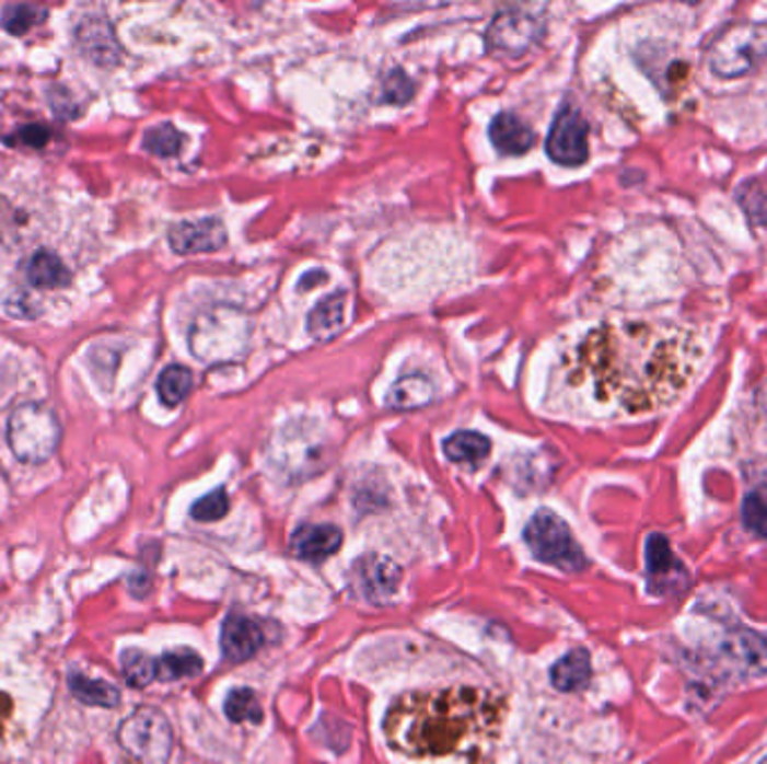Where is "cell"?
<instances>
[{
  "label": "cell",
  "mask_w": 767,
  "mask_h": 764,
  "mask_svg": "<svg viewBox=\"0 0 767 764\" xmlns=\"http://www.w3.org/2000/svg\"><path fill=\"white\" fill-rule=\"evenodd\" d=\"M707 348L673 321H606L574 342L555 370L563 406L591 419L664 413L692 389Z\"/></svg>",
  "instance_id": "cell-1"
},
{
  "label": "cell",
  "mask_w": 767,
  "mask_h": 764,
  "mask_svg": "<svg viewBox=\"0 0 767 764\" xmlns=\"http://www.w3.org/2000/svg\"><path fill=\"white\" fill-rule=\"evenodd\" d=\"M493 695L461 686L399 697L384 720L393 749L416 757H444L476 749L499 725Z\"/></svg>",
  "instance_id": "cell-2"
},
{
  "label": "cell",
  "mask_w": 767,
  "mask_h": 764,
  "mask_svg": "<svg viewBox=\"0 0 767 764\" xmlns=\"http://www.w3.org/2000/svg\"><path fill=\"white\" fill-rule=\"evenodd\" d=\"M61 442V424L53 408L43 404H21L8 421V444L16 460L25 464L48 462Z\"/></svg>",
  "instance_id": "cell-3"
},
{
  "label": "cell",
  "mask_w": 767,
  "mask_h": 764,
  "mask_svg": "<svg viewBox=\"0 0 767 764\" xmlns=\"http://www.w3.org/2000/svg\"><path fill=\"white\" fill-rule=\"evenodd\" d=\"M767 57V25L741 23L720 34L709 50V68L720 79L752 72Z\"/></svg>",
  "instance_id": "cell-4"
},
{
  "label": "cell",
  "mask_w": 767,
  "mask_h": 764,
  "mask_svg": "<svg viewBox=\"0 0 767 764\" xmlns=\"http://www.w3.org/2000/svg\"><path fill=\"white\" fill-rule=\"evenodd\" d=\"M128 757L138 764H166L173 751V729L158 708H138L117 731Z\"/></svg>",
  "instance_id": "cell-5"
},
{
  "label": "cell",
  "mask_w": 767,
  "mask_h": 764,
  "mask_svg": "<svg viewBox=\"0 0 767 764\" xmlns=\"http://www.w3.org/2000/svg\"><path fill=\"white\" fill-rule=\"evenodd\" d=\"M525 543L534 558L563 571H581L589 565L568 524L550 509H541L532 516L525 528Z\"/></svg>",
  "instance_id": "cell-6"
},
{
  "label": "cell",
  "mask_w": 767,
  "mask_h": 764,
  "mask_svg": "<svg viewBox=\"0 0 767 764\" xmlns=\"http://www.w3.org/2000/svg\"><path fill=\"white\" fill-rule=\"evenodd\" d=\"M649 592L655 597H675L687 590L689 571L683 560L673 554L671 543L662 534H651L644 547Z\"/></svg>",
  "instance_id": "cell-7"
},
{
  "label": "cell",
  "mask_w": 767,
  "mask_h": 764,
  "mask_svg": "<svg viewBox=\"0 0 767 764\" xmlns=\"http://www.w3.org/2000/svg\"><path fill=\"white\" fill-rule=\"evenodd\" d=\"M548 155L563 166H579L589 160V124L572 106H563L548 135Z\"/></svg>",
  "instance_id": "cell-8"
},
{
  "label": "cell",
  "mask_w": 767,
  "mask_h": 764,
  "mask_svg": "<svg viewBox=\"0 0 767 764\" xmlns=\"http://www.w3.org/2000/svg\"><path fill=\"white\" fill-rule=\"evenodd\" d=\"M402 586V567L380 554L362 556L352 567V588L369 603H386Z\"/></svg>",
  "instance_id": "cell-9"
},
{
  "label": "cell",
  "mask_w": 767,
  "mask_h": 764,
  "mask_svg": "<svg viewBox=\"0 0 767 764\" xmlns=\"http://www.w3.org/2000/svg\"><path fill=\"white\" fill-rule=\"evenodd\" d=\"M168 245L175 254H209L228 245V231L218 218L177 222L168 231Z\"/></svg>",
  "instance_id": "cell-10"
},
{
  "label": "cell",
  "mask_w": 767,
  "mask_h": 764,
  "mask_svg": "<svg viewBox=\"0 0 767 764\" xmlns=\"http://www.w3.org/2000/svg\"><path fill=\"white\" fill-rule=\"evenodd\" d=\"M536 38H538L536 19L530 16L527 12H519V10L501 12L499 16L493 19V23L489 25V32H487L489 47H493V50H503V53H514V55L530 50Z\"/></svg>",
  "instance_id": "cell-11"
},
{
  "label": "cell",
  "mask_w": 767,
  "mask_h": 764,
  "mask_svg": "<svg viewBox=\"0 0 767 764\" xmlns=\"http://www.w3.org/2000/svg\"><path fill=\"white\" fill-rule=\"evenodd\" d=\"M77 45L83 57L95 61L97 66H117L121 61V47L115 38V32L102 16H90L79 25Z\"/></svg>",
  "instance_id": "cell-12"
},
{
  "label": "cell",
  "mask_w": 767,
  "mask_h": 764,
  "mask_svg": "<svg viewBox=\"0 0 767 764\" xmlns=\"http://www.w3.org/2000/svg\"><path fill=\"white\" fill-rule=\"evenodd\" d=\"M723 655L743 673L767 675V639L749 628H734L723 644Z\"/></svg>",
  "instance_id": "cell-13"
},
{
  "label": "cell",
  "mask_w": 767,
  "mask_h": 764,
  "mask_svg": "<svg viewBox=\"0 0 767 764\" xmlns=\"http://www.w3.org/2000/svg\"><path fill=\"white\" fill-rule=\"evenodd\" d=\"M220 646L230 661L252 659L263 646V633L249 616L230 614L222 624Z\"/></svg>",
  "instance_id": "cell-14"
},
{
  "label": "cell",
  "mask_w": 767,
  "mask_h": 764,
  "mask_svg": "<svg viewBox=\"0 0 767 764\" xmlns=\"http://www.w3.org/2000/svg\"><path fill=\"white\" fill-rule=\"evenodd\" d=\"M341 532L335 524H301L292 536V552L312 563H322L341 547Z\"/></svg>",
  "instance_id": "cell-15"
},
{
  "label": "cell",
  "mask_w": 767,
  "mask_h": 764,
  "mask_svg": "<svg viewBox=\"0 0 767 764\" xmlns=\"http://www.w3.org/2000/svg\"><path fill=\"white\" fill-rule=\"evenodd\" d=\"M489 137L496 151H501L503 155H523L536 141V132L514 113L496 115L489 126Z\"/></svg>",
  "instance_id": "cell-16"
},
{
  "label": "cell",
  "mask_w": 767,
  "mask_h": 764,
  "mask_svg": "<svg viewBox=\"0 0 767 764\" xmlns=\"http://www.w3.org/2000/svg\"><path fill=\"white\" fill-rule=\"evenodd\" d=\"M346 292L324 299L307 316V332L314 342H330L346 327Z\"/></svg>",
  "instance_id": "cell-17"
},
{
  "label": "cell",
  "mask_w": 767,
  "mask_h": 764,
  "mask_svg": "<svg viewBox=\"0 0 767 764\" xmlns=\"http://www.w3.org/2000/svg\"><path fill=\"white\" fill-rule=\"evenodd\" d=\"M591 678H593L591 655H589V650H583V648L568 652L563 659H559L553 665V671H550L553 686L561 693H574V691L585 688L591 684Z\"/></svg>",
  "instance_id": "cell-18"
},
{
  "label": "cell",
  "mask_w": 767,
  "mask_h": 764,
  "mask_svg": "<svg viewBox=\"0 0 767 764\" xmlns=\"http://www.w3.org/2000/svg\"><path fill=\"white\" fill-rule=\"evenodd\" d=\"M27 280L38 290H59L68 288L72 276L57 254L40 250L27 263Z\"/></svg>",
  "instance_id": "cell-19"
},
{
  "label": "cell",
  "mask_w": 767,
  "mask_h": 764,
  "mask_svg": "<svg viewBox=\"0 0 767 764\" xmlns=\"http://www.w3.org/2000/svg\"><path fill=\"white\" fill-rule=\"evenodd\" d=\"M433 400V384L422 374L402 377L397 384L388 391L386 404L399 410H414L427 406Z\"/></svg>",
  "instance_id": "cell-20"
},
{
  "label": "cell",
  "mask_w": 767,
  "mask_h": 764,
  "mask_svg": "<svg viewBox=\"0 0 767 764\" xmlns=\"http://www.w3.org/2000/svg\"><path fill=\"white\" fill-rule=\"evenodd\" d=\"M444 449V455L451 460V462H458V464H480L489 451H491V444L485 436L480 433H474V431H458L454 433L451 438L444 440L442 444Z\"/></svg>",
  "instance_id": "cell-21"
},
{
  "label": "cell",
  "mask_w": 767,
  "mask_h": 764,
  "mask_svg": "<svg viewBox=\"0 0 767 764\" xmlns=\"http://www.w3.org/2000/svg\"><path fill=\"white\" fill-rule=\"evenodd\" d=\"M205 661L198 652L189 648L168 650L158 659V680L162 682H175L185 678H196L202 673Z\"/></svg>",
  "instance_id": "cell-22"
},
{
  "label": "cell",
  "mask_w": 767,
  "mask_h": 764,
  "mask_svg": "<svg viewBox=\"0 0 767 764\" xmlns=\"http://www.w3.org/2000/svg\"><path fill=\"white\" fill-rule=\"evenodd\" d=\"M70 684V693L88 704V706H102V708H115L121 699L117 686L108 684V682H102V680H90V678H83L79 673L70 675L68 680Z\"/></svg>",
  "instance_id": "cell-23"
},
{
  "label": "cell",
  "mask_w": 767,
  "mask_h": 764,
  "mask_svg": "<svg viewBox=\"0 0 767 764\" xmlns=\"http://www.w3.org/2000/svg\"><path fill=\"white\" fill-rule=\"evenodd\" d=\"M194 386V374L185 366H168L158 379V393L164 406L175 408L187 400Z\"/></svg>",
  "instance_id": "cell-24"
},
{
  "label": "cell",
  "mask_w": 767,
  "mask_h": 764,
  "mask_svg": "<svg viewBox=\"0 0 767 764\" xmlns=\"http://www.w3.org/2000/svg\"><path fill=\"white\" fill-rule=\"evenodd\" d=\"M121 673L128 686L147 688L158 680V661L138 648H128L121 652Z\"/></svg>",
  "instance_id": "cell-25"
},
{
  "label": "cell",
  "mask_w": 767,
  "mask_h": 764,
  "mask_svg": "<svg viewBox=\"0 0 767 764\" xmlns=\"http://www.w3.org/2000/svg\"><path fill=\"white\" fill-rule=\"evenodd\" d=\"M224 715L232 722H252L258 725L263 720V710L258 697L252 688H236L224 699Z\"/></svg>",
  "instance_id": "cell-26"
},
{
  "label": "cell",
  "mask_w": 767,
  "mask_h": 764,
  "mask_svg": "<svg viewBox=\"0 0 767 764\" xmlns=\"http://www.w3.org/2000/svg\"><path fill=\"white\" fill-rule=\"evenodd\" d=\"M183 135H179V130L171 124H160L151 130L144 132V139H142V147L158 155V158H175L179 151H183Z\"/></svg>",
  "instance_id": "cell-27"
},
{
  "label": "cell",
  "mask_w": 767,
  "mask_h": 764,
  "mask_svg": "<svg viewBox=\"0 0 767 764\" xmlns=\"http://www.w3.org/2000/svg\"><path fill=\"white\" fill-rule=\"evenodd\" d=\"M743 522L749 532L767 539V487L747 494L743 502Z\"/></svg>",
  "instance_id": "cell-28"
},
{
  "label": "cell",
  "mask_w": 767,
  "mask_h": 764,
  "mask_svg": "<svg viewBox=\"0 0 767 764\" xmlns=\"http://www.w3.org/2000/svg\"><path fill=\"white\" fill-rule=\"evenodd\" d=\"M45 19V10L43 8H36V5H8L3 10V16H0V23H3V27L10 32V34H16V36H23L25 32H30L36 23H40Z\"/></svg>",
  "instance_id": "cell-29"
},
{
  "label": "cell",
  "mask_w": 767,
  "mask_h": 764,
  "mask_svg": "<svg viewBox=\"0 0 767 764\" xmlns=\"http://www.w3.org/2000/svg\"><path fill=\"white\" fill-rule=\"evenodd\" d=\"M230 511V496L224 489H216L209 496L200 498L194 507H191V516L200 522H213L228 516Z\"/></svg>",
  "instance_id": "cell-30"
},
{
  "label": "cell",
  "mask_w": 767,
  "mask_h": 764,
  "mask_svg": "<svg viewBox=\"0 0 767 764\" xmlns=\"http://www.w3.org/2000/svg\"><path fill=\"white\" fill-rule=\"evenodd\" d=\"M416 94V83L404 70H393L384 79V100L388 104H406Z\"/></svg>",
  "instance_id": "cell-31"
},
{
  "label": "cell",
  "mask_w": 767,
  "mask_h": 764,
  "mask_svg": "<svg viewBox=\"0 0 767 764\" xmlns=\"http://www.w3.org/2000/svg\"><path fill=\"white\" fill-rule=\"evenodd\" d=\"M53 137L50 128H45L40 124H30V126H23L19 128L12 137H8V141L12 147H30V149H43L45 144H48Z\"/></svg>",
  "instance_id": "cell-32"
},
{
  "label": "cell",
  "mask_w": 767,
  "mask_h": 764,
  "mask_svg": "<svg viewBox=\"0 0 767 764\" xmlns=\"http://www.w3.org/2000/svg\"><path fill=\"white\" fill-rule=\"evenodd\" d=\"M38 303L32 301L27 294L23 292H16L12 299L5 301V310L10 316H16V319H34L38 316Z\"/></svg>",
  "instance_id": "cell-33"
},
{
  "label": "cell",
  "mask_w": 767,
  "mask_h": 764,
  "mask_svg": "<svg viewBox=\"0 0 767 764\" xmlns=\"http://www.w3.org/2000/svg\"><path fill=\"white\" fill-rule=\"evenodd\" d=\"M48 102H50L53 111L57 113V117H61V119L77 117V111H72V108H77V106L72 104L70 92H66L63 88H50V92H48Z\"/></svg>",
  "instance_id": "cell-34"
},
{
  "label": "cell",
  "mask_w": 767,
  "mask_h": 764,
  "mask_svg": "<svg viewBox=\"0 0 767 764\" xmlns=\"http://www.w3.org/2000/svg\"><path fill=\"white\" fill-rule=\"evenodd\" d=\"M10 218H12V209H10V205H8L5 198H0V231H3V229L8 227Z\"/></svg>",
  "instance_id": "cell-35"
},
{
  "label": "cell",
  "mask_w": 767,
  "mask_h": 764,
  "mask_svg": "<svg viewBox=\"0 0 767 764\" xmlns=\"http://www.w3.org/2000/svg\"><path fill=\"white\" fill-rule=\"evenodd\" d=\"M756 406H758V410L767 417V384H763L760 391L756 393Z\"/></svg>",
  "instance_id": "cell-36"
}]
</instances>
